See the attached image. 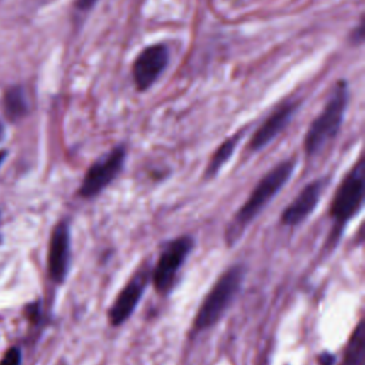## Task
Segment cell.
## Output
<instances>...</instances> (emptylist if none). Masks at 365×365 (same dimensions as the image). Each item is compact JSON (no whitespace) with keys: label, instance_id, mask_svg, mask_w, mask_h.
<instances>
[{"label":"cell","instance_id":"obj_1","mask_svg":"<svg viewBox=\"0 0 365 365\" xmlns=\"http://www.w3.org/2000/svg\"><path fill=\"white\" fill-rule=\"evenodd\" d=\"M294 172V162L287 160L270 170L256 186L252 196L247 198L237 214L234 215L231 224L227 228L225 237L227 242H232L247 228V225L260 214V211L270 203V200L279 194L281 187L290 180Z\"/></svg>","mask_w":365,"mask_h":365},{"label":"cell","instance_id":"obj_2","mask_svg":"<svg viewBox=\"0 0 365 365\" xmlns=\"http://www.w3.org/2000/svg\"><path fill=\"white\" fill-rule=\"evenodd\" d=\"M348 104V87L345 82H339L321 114L313 121V125L305 136L304 149L307 155H317L321 152L339 132L344 114Z\"/></svg>","mask_w":365,"mask_h":365},{"label":"cell","instance_id":"obj_3","mask_svg":"<svg viewBox=\"0 0 365 365\" xmlns=\"http://www.w3.org/2000/svg\"><path fill=\"white\" fill-rule=\"evenodd\" d=\"M242 277H245V270L237 266L227 270L217 280V283L213 286V288L204 298L196 317L194 328L197 331L213 327L223 317V314L234 300L241 286Z\"/></svg>","mask_w":365,"mask_h":365},{"label":"cell","instance_id":"obj_4","mask_svg":"<svg viewBox=\"0 0 365 365\" xmlns=\"http://www.w3.org/2000/svg\"><path fill=\"white\" fill-rule=\"evenodd\" d=\"M364 201V169L359 163L352 172L345 177V180L338 187L330 214L342 227L348 220H351L361 208Z\"/></svg>","mask_w":365,"mask_h":365},{"label":"cell","instance_id":"obj_5","mask_svg":"<svg viewBox=\"0 0 365 365\" xmlns=\"http://www.w3.org/2000/svg\"><path fill=\"white\" fill-rule=\"evenodd\" d=\"M126 159L125 147H116L99 162H96L86 173L80 186V196L90 198L103 191L123 169Z\"/></svg>","mask_w":365,"mask_h":365},{"label":"cell","instance_id":"obj_6","mask_svg":"<svg viewBox=\"0 0 365 365\" xmlns=\"http://www.w3.org/2000/svg\"><path fill=\"white\" fill-rule=\"evenodd\" d=\"M193 249L190 237H180L166 247L153 271V284L159 293H166L174 283V279Z\"/></svg>","mask_w":365,"mask_h":365},{"label":"cell","instance_id":"obj_7","mask_svg":"<svg viewBox=\"0 0 365 365\" xmlns=\"http://www.w3.org/2000/svg\"><path fill=\"white\" fill-rule=\"evenodd\" d=\"M170 50L166 45L146 47L133 63V80L140 91L150 89L169 66Z\"/></svg>","mask_w":365,"mask_h":365},{"label":"cell","instance_id":"obj_8","mask_svg":"<svg viewBox=\"0 0 365 365\" xmlns=\"http://www.w3.org/2000/svg\"><path fill=\"white\" fill-rule=\"evenodd\" d=\"M70 264V230L66 223L55 227L49 247V273L53 281L63 283Z\"/></svg>","mask_w":365,"mask_h":365},{"label":"cell","instance_id":"obj_9","mask_svg":"<svg viewBox=\"0 0 365 365\" xmlns=\"http://www.w3.org/2000/svg\"><path fill=\"white\" fill-rule=\"evenodd\" d=\"M147 284V273L137 274L130 283L121 290V293L114 300L111 308L108 310V321L111 325L118 327L123 324L136 310L143 291Z\"/></svg>","mask_w":365,"mask_h":365},{"label":"cell","instance_id":"obj_10","mask_svg":"<svg viewBox=\"0 0 365 365\" xmlns=\"http://www.w3.org/2000/svg\"><path fill=\"white\" fill-rule=\"evenodd\" d=\"M298 107V101L296 100H287L283 104H280L262 125V128L254 133L250 149L253 152H257L263 147H266L273 139H276L290 123L291 117L294 116L296 110Z\"/></svg>","mask_w":365,"mask_h":365},{"label":"cell","instance_id":"obj_11","mask_svg":"<svg viewBox=\"0 0 365 365\" xmlns=\"http://www.w3.org/2000/svg\"><path fill=\"white\" fill-rule=\"evenodd\" d=\"M324 190V181L315 180L307 184L294 201L283 211L281 223L286 225H297L305 220L317 207Z\"/></svg>","mask_w":365,"mask_h":365},{"label":"cell","instance_id":"obj_12","mask_svg":"<svg viewBox=\"0 0 365 365\" xmlns=\"http://www.w3.org/2000/svg\"><path fill=\"white\" fill-rule=\"evenodd\" d=\"M242 135H245V132H240L237 135H234L232 137L227 139L220 147L218 150L214 153V156L211 157L210 163H208V167L206 170V177L207 179H211L213 176H215L218 173V170L224 166V163L232 156L234 150H235V146L238 143V140L242 137Z\"/></svg>","mask_w":365,"mask_h":365},{"label":"cell","instance_id":"obj_13","mask_svg":"<svg viewBox=\"0 0 365 365\" xmlns=\"http://www.w3.org/2000/svg\"><path fill=\"white\" fill-rule=\"evenodd\" d=\"M5 108L12 120H18L28 113V101L21 87H13L6 93Z\"/></svg>","mask_w":365,"mask_h":365},{"label":"cell","instance_id":"obj_14","mask_svg":"<svg viewBox=\"0 0 365 365\" xmlns=\"http://www.w3.org/2000/svg\"><path fill=\"white\" fill-rule=\"evenodd\" d=\"M0 365H22V352L18 347L11 348L2 359Z\"/></svg>","mask_w":365,"mask_h":365},{"label":"cell","instance_id":"obj_15","mask_svg":"<svg viewBox=\"0 0 365 365\" xmlns=\"http://www.w3.org/2000/svg\"><path fill=\"white\" fill-rule=\"evenodd\" d=\"M97 4V0H77L76 2V8L82 12H87L90 11L94 5Z\"/></svg>","mask_w":365,"mask_h":365},{"label":"cell","instance_id":"obj_16","mask_svg":"<svg viewBox=\"0 0 365 365\" xmlns=\"http://www.w3.org/2000/svg\"><path fill=\"white\" fill-rule=\"evenodd\" d=\"M318 361H320L321 365H331V364H334V355H331V354H324V355H321V356L318 358Z\"/></svg>","mask_w":365,"mask_h":365}]
</instances>
